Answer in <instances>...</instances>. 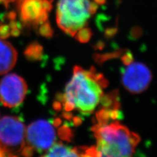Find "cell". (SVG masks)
<instances>
[{
	"label": "cell",
	"instance_id": "1",
	"mask_svg": "<svg viewBox=\"0 0 157 157\" xmlns=\"http://www.w3.org/2000/svg\"><path fill=\"white\" fill-rule=\"evenodd\" d=\"M107 81L94 68L89 71L80 66H75L71 79L66 85L62 96L63 107L66 111L77 109L85 115L94 111L103 96V88Z\"/></svg>",
	"mask_w": 157,
	"mask_h": 157
},
{
	"label": "cell",
	"instance_id": "2",
	"mask_svg": "<svg viewBox=\"0 0 157 157\" xmlns=\"http://www.w3.org/2000/svg\"><path fill=\"white\" fill-rule=\"evenodd\" d=\"M97 141L98 156H130L140 137L119 122L97 124L92 127Z\"/></svg>",
	"mask_w": 157,
	"mask_h": 157
},
{
	"label": "cell",
	"instance_id": "3",
	"mask_svg": "<svg viewBox=\"0 0 157 157\" xmlns=\"http://www.w3.org/2000/svg\"><path fill=\"white\" fill-rule=\"evenodd\" d=\"M90 3V0H59L56 10L58 26L68 35L75 36L92 15Z\"/></svg>",
	"mask_w": 157,
	"mask_h": 157
},
{
	"label": "cell",
	"instance_id": "4",
	"mask_svg": "<svg viewBox=\"0 0 157 157\" xmlns=\"http://www.w3.org/2000/svg\"><path fill=\"white\" fill-rule=\"evenodd\" d=\"M26 143V128L18 117L4 116L0 119V150L4 156H16Z\"/></svg>",
	"mask_w": 157,
	"mask_h": 157
},
{
	"label": "cell",
	"instance_id": "5",
	"mask_svg": "<svg viewBox=\"0 0 157 157\" xmlns=\"http://www.w3.org/2000/svg\"><path fill=\"white\" fill-rule=\"evenodd\" d=\"M28 91L27 83L18 75L7 74L0 81V101L7 107L21 105Z\"/></svg>",
	"mask_w": 157,
	"mask_h": 157
},
{
	"label": "cell",
	"instance_id": "6",
	"mask_svg": "<svg viewBox=\"0 0 157 157\" xmlns=\"http://www.w3.org/2000/svg\"><path fill=\"white\" fill-rule=\"evenodd\" d=\"M26 140L34 150L38 152H47L55 143V128L47 121H34L26 130Z\"/></svg>",
	"mask_w": 157,
	"mask_h": 157
},
{
	"label": "cell",
	"instance_id": "7",
	"mask_svg": "<svg viewBox=\"0 0 157 157\" xmlns=\"http://www.w3.org/2000/svg\"><path fill=\"white\" fill-rule=\"evenodd\" d=\"M152 80L149 69L144 63L133 62L127 65L122 73V82L126 89L132 94L145 91Z\"/></svg>",
	"mask_w": 157,
	"mask_h": 157
},
{
	"label": "cell",
	"instance_id": "8",
	"mask_svg": "<svg viewBox=\"0 0 157 157\" xmlns=\"http://www.w3.org/2000/svg\"><path fill=\"white\" fill-rule=\"evenodd\" d=\"M21 16L24 22L37 26L47 21L48 13L44 8V0H22Z\"/></svg>",
	"mask_w": 157,
	"mask_h": 157
},
{
	"label": "cell",
	"instance_id": "9",
	"mask_svg": "<svg viewBox=\"0 0 157 157\" xmlns=\"http://www.w3.org/2000/svg\"><path fill=\"white\" fill-rule=\"evenodd\" d=\"M18 58V52L8 41L0 39V75L11 71L15 66Z\"/></svg>",
	"mask_w": 157,
	"mask_h": 157
},
{
	"label": "cell",
	"instance_id": "10",
	"mask_svg": "<svg viewBox=\"0 0 157 157\" xmlns=\"http://www.w3.org/2000/svg\"><path fill=\"white\" fill-rule=\"evenodd\" d=\"M47 152L44 156H79L77 147L71 148L60 141L54 144Z\"/></svg>",
	"mask_w": 157,
	"mask_h": 157
},
{
	"label": "cell",
	"instance_id": "11",
	"mask_svg": "<svg viewBox=\"0 0 157 157\" xmlns=\"http://www.w3.org/2000/svg\"><path fill=\"white\" fill-rule=\"evenodd\" d=\"M43 48L37 42H33L27 46L24 52V55L31 61L40 60L43 57Z\"/></svg>",
	"mask_w": 157,
	"mask_h": 157
},
{
	"label": "cell",
	"instance_id": "12",
	"mask_svg": "<svg viewBox=\"0 0 157 157\" xmlns=\"http://www.w3.org/2000/svg\"><path fill=\"white\" fill-rule=\"evenodd\" d=\"M92 35L91 29L88 28H82L75 35L77 40L81 43H86L90 40Z\"/></svg>",
	"mask_w": 157,
	"mask_h": 157
},
{
	"label": "cell",
	"instance_id": "13",
	"mask_svg": "<svg viewBox=\"0 0 157 157\" xmlns=\"http://www.w3.org/2000/svg\"><path fill=\"white\" fill-rule=\"evenodd\" d=\"M40 27L39 28V33L43 37L50 38L53 35L52 29L51 26V24L48 22L46 21L40 24Z\"/></svg>",
	"mask_w": 157,
	"mask_h": 157
},
{
	"label": "cell",
	"instance_id": "14",
	"mask_svg": "<svg viewBox=\"0 0 157 157\" xmlns=\"http://www.w3.org/2000/svg\"><path fill=\"white\" fill-rule=\"evenodd\" d=\"M58 135L61 139L66 141H70L73 136L71 130L66 126H63L59 128Z\"/></svg>",
	"mask_w": 157,
	"mask_h": 157
},
{
	"label": "cell",
	"instance_id": "15",
	"mask_svg": "<svg viewBox=\"0 0 157 157\" xmlns=\"http://www.w3.org/2000/svg\"><path fill=\"white\" fill-rule=\"evenodd\" d=\"M11 29L9 25L0 26V39H6L11 36Z\"/></svg>",
	"mask_w": 157,
	"mask_h": 157
},
{
	"label": "cell",
	"instance_id": "16",
	"mask_svg": "<svg viewBox=\"0 0 157 157\" xmlns=\"http://www.w3.org/2000/svg\"><path fill=\"white\" fill-rule=\"evenodd\" d=\"M34 151L35 150L31 146H24L21 151V155L24 156H31L33 155Z\"/></svg>",
	"mask_w": 157,
	"mask_h": 157
},
{
	"label": "cell",
	"instance_id": "17",
	"mask_svg": "<svg viewBox=\"0 0 157 157\" xmlns=\"http://www.w3.org/2000/svg\"><path fill=\"white\" fill-rule=\"evenodd\" d=\"M122 61L126 66L130 64L133 62V56L130 52H127L122 57Z\"/></svg>",
	"mask_w": 157,
	"mask_h": 157
},
{
	"label": "cell",
	"instance_id": "18",
	"mask_svg": "<svg viewBox=\"0 0 157 157\" xmlns=\"http://www.w3.org/2000/svg\"><path fill=\"white\" fill-rule=\"evenodd\" d=\"M20 33H21V31H20V29L18 28V27L11 29V36H13L14 37H17L20 35Z\"/></svg>",
	"mask_w": 157,
	"mask_h": 157
},
{
	"label": "cell",
	"instance_id": "19",
	"mask_svg": "<svg viewBox=\"0 0 157 157\" xmlns=\"http://www.w3.org/2000/svg\"><path fill=\"white\" fill-rule=\"evenodd\" d=\"M73 122H74V124L75 125L78 126L82 122V119H81L80 117H75L73 118Z\"/></svg>",
	"mask_w": 157,
	"mask_h": 157
},
{
	"label": "cell",
	"instance_id": "20",
	"mask_svg": "<svg viewBox=\"0 0 157 157\" xmlns=\"http://www.w3.org/2000/svg\"><path fill=\"white\" fill-rule=\"evenodd\" d=\"M54 107H55V109L56 110H60L62 107V105L60 104V102L56 101L54 103Z\"/></svg>",
	"mask_w": 157,
	"mask_h": 157
},
{
	"label": "cell",
	"instance_id": "21",
	"mask_svg": "<svg viewBox=\"0 0 157 157\" xmlns=\"http://www.w3.org/2000/svg\"><path fill=\"white\" fill-rule=\"evenodd\" d=\"M94 2L98 5H104L106 2V0H94Z\"/></svg>",
	"mask_w": 157,
	"mask_h": 157
},
{
	"label": "cell",
	"instance_id": "22",
	"mask_svg": "<svg viewBox=\"0 0 157 157\" xmlns=\"http://www.w3.org/2000/svg\"><path fill=\"white\" fill-rule=\"evenodd\" d=\"M60 123H61V121L59 119H57L53 121V124L56 126H58L60 124Z\"/></svg>",
	"mask_w": 157,
	"mask_h": 157
},
{
	"label": "cell",
	"instance_id": "23",
	"mask_svg": "<svg viewBox=\"0 0 157 157\" xmlns=\"http://www.w3.org/2000/svg\"><path fill=\"white\" fill-rule=\"evenodd\" d=\"M4 156V155H3V153H2V151L0 150V156Z\"/></svg>",
	"mask_w": 157,
	"mask_h": 157
}]
</instances>
